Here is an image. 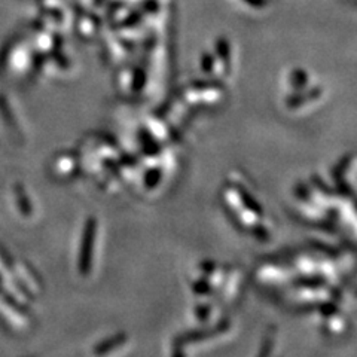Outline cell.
I'll use <instances>...</instances> for the list:
<instances>
[{
  "label": "cell",
  "instance_id": "obj_1",
  "mask_svg": "<svg viewBox=\"0 0 357 357\" xmlns=\"http://www.w3.org/2000/svg\"><path fill=\"white\" fill-rule=\"evenodd\" d=\"M93 234H94V225L93 223H89L86 232H85V237H84V245H82V250H81V270L86 271L88 270V265H89V248H91V243H93Z\"/></svg>",
  "mask_w": 357,
  "mask_h": 357
}]
</instances>
